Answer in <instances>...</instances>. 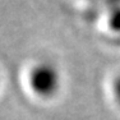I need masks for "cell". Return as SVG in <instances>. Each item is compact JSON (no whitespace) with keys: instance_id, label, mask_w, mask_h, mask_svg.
<instances>
[{"instance_id":"6da1fadb","label":"cell","mask_w":120,"mask_h":120,"mask_svg":"<svg viewBox=\"0 0 120 120\" xmlns=\"http://www.w3.org/2000/svg\"><path fill=\"white\" fill-rule=\"evenodd\" d=\"M30 86L38 96H51L59 86L58 72L50 64L41 63L31 70Z\"/></svg>"}]
</instances>
